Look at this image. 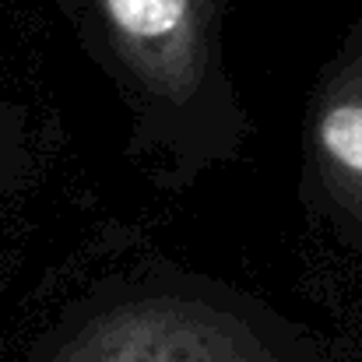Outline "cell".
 I'll use <instances>...</instances> for the list:
<instances>
[{
	"label": "cell",
	"instance_id": "cell-3",
	"mask_svg": "<svg viewBox=\"0 0 362 362\" xmlns=\"http://www.w3.org/2000/svg\"><path fill=\"white\" fill-rule=\"evenodd\" d=\"M299 204L362 257V18L320 64L299 127Z\"/></svg>",
	"mask_w": 362,
	"mask_h": 362
},
{
	"label": "cell",
	"instance_id": "cell-4",
	"mask_svg": "<svg viewBox=\"0 0 362 362\" xmlns=\"http://www.w3.org/2000/svg\"><path fill=\"white\" fill-rule=\"evenodd\" d=\"M39 169L28 110L0 81V197L21 194Z\"/></svg>",
	"mask_w": 362,
	"mask_h": 362
},
{
	"label": "cell",
	"instance_id": "cell-2",
	"mask_svg": "<svg viewBox=\"0 0 362 362\" xmlns=\"http://www.w3.org/2000/svg\"><path fill=\"white\" fill-rule=\"evenodd\" d=\"M25 362H334L264 296L173 260L88 285Z\"/></svg>",
	"mask_w": 362,
	"mask_h": 362
},
{
	"label": "cell",
	"instance_id": "cell-1",
	"mask_svg": "<svg viewBox=\"0 0 362 362\" xmlns=\"http://www.w3.org/2000/svg\"><path fill=\"white\" fill-rule=\"evenodd\" d=\"M127 113V158L162 194L236 162L253 117L233 78L229 0H57Z\"/></svg>",
	"mask_w": 362,
	"mask_h": 362
}]
</instances>
